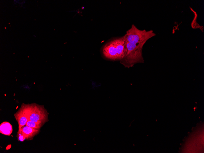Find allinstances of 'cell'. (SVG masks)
<instances>
[{
	"instance_id": "cell-1",
	"label": "cell",
	"mask_w": 204,
	"mask_h": 153,
	"mask_svg": "<svg viewBox=\"0 0 204 153\" xmlns=\"http://www.w3.org/2000/svg\"><path fill=\"white\" fill-rule=\"evenodd\" d=\"M127 51L126 55L120 63L125 67L129 68L138 63H143L144 60L142 56L143 46L136 45L127 42Z\"/></svg>"
},
{
	"instance_id": "cell-2",
	"label": "cell",
	"mask_w": 204,
	"mask_h": 153,
	"mask_svg": "<svg viewBox=\"0 0 204 153\" xmlns=\"http://www.w3.org/2000/svg\"><path fill=\"white\" fill-rule=\"evenodd\" d=\"M125 34L127 42L143 46L148 39L156 35L153 30H140L134 24H132Z\"/></svg>"
},
{
	"instance_id": "cell-3",
	"label": "cell",
	"mask_w": 204,
	"mask_h": 153,
	"mask_svg": "<svg viewBox=\"0 0 204 153\" xmlns=\"http://www.w3.org/2000/svg\"><path fill=\"white\" fill-rule=\"evenodd\" d=\"M21 107L27 115L28 120L42 125L47 121L48 113L43 106L36 103L23 104Z\"/></svg>"
},
{
	"instance_id": "cell-4",
	"label": "cell",
	"mask_w": 204,
	"mask_h": 153,
	"mask_svg": "<svg viewBox=\"0 0 204 153\" xmlns=\"http://www.w3.org/2000/svg\"><path fill=\"white\" fill-rule=\"evenodd\" d=\"M102 52L104 57L107 60H118L114 38L105 44L102 48Z\"/></svg>"
},
{
	"instance_id": "cell-5",
	"label": "cell",
	"mask_w": 204,
	"mask_h": 153,
	"mask_svg": "<svg viewBox=\"0 0 204 153\" xmlns=\"http://www.w3.org/2000/svg\"><path fill=\"white\" fill-rule=\"evenodd\" d=\"M114 39L118 60L120 61L125 57L127 53L126 34L122 36L117 37Z\"/></svg>"
},
{
	"instance_id": "cell-6",
	"label": "cell",
	"mask_w": 204,
	"mask_h": 153,
	"mask_svg": "<svg viewBox=\"0 0 204 153\" xmlns=\"http://www.w3.org/2000/svg\"><path fill=\"white\" fill-rule=\"evenodd\" d=\"M39 131V129H34L25 125L19 129L18 132L21 134L25 140H29L33 138L38 133Z\"/></svg>"
},
{
	"instance_id": "cell-7",
	"label": "cell",
	"mask_w": 204,
	"mask_h": 153,
	"mask_svg": "<svg viewBox=\"0 0 204 153\" xmlns=\"http://www.w3.org/2000/svg\"><path fill=\"white\" fill-rule=\"evenodd\" d=\"M14 116L18 122L19 129L25 126L28 120L27 115L21 107L14 115Z\"/></svg>"
},
{
	"instance_id": "cell-8",
	"label": "cell",
	"mask_w": 204,
	"mask_h": 153,
	"mask_svg": "<svg viewBox=\"0 0 204 153\" xmlns=\"http://www.w3.org/2000/svg\"><path fill=\"white\" fill-rule=\"evenodd\" d=\"M13 131L12 125L9 122H4L0 125V133L2 134L10 136Z\"/></svg>"
},
{
	"instance_id": "cell-9",
	"label": "cell",
	"mask_w": 204,
	"mask_h": 153,
	"mask_svg": "<svg viewBox=\"0 0 204 153\" xmlns=\"http://www.w3.org/2000/svg\"><path fill=\"white\" fill-rule=\"evenodd\" d=\"M25 125L34 129H39L43 125L28 120Z\"/></svg>"
}]
</instances>
